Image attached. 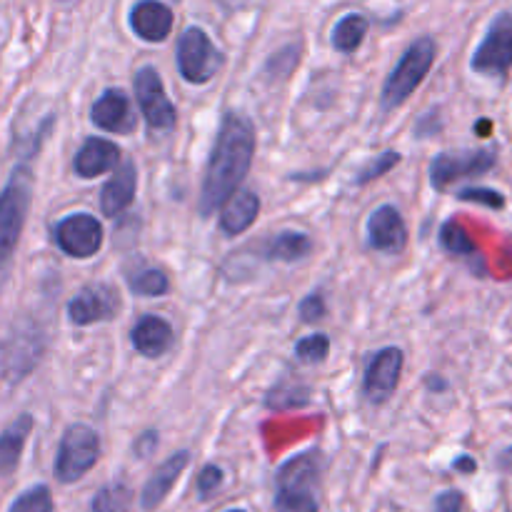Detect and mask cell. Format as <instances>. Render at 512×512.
I'll use <instances>...</instances> for the list:
<instances>
[{
    "label": "cell",
    "instance_id": "cell-1",
    "mask_svg": "<svg viewBox=\"0 0 512 512\" xmlns=\"http://www.w3.org/2000/svg\"><path fill=\"white\" fill-rule=\"evenodd\" d=\"M255 155V130L248 118L238 113L225 115L220 125L218 140H215L213 155H210L208 173L203 180V195H200V213L208 218L215 208L225 205L230 195L240 188L248 175Z\"/></svg>",
    "mask_w": 512,
    "mask_h": 512
},
{
    "label": "cell",
    "instance_id": "cell-2",
    "mask_svg": "<svg viewBox=\"0 0 512 512\" xmlns=\"http://www.w3.org/2000/svg\"><path fill=\"white\" fill-rule=\"evenodd\" d=\"M30 193H33V178L25 165H18L0 195V290L8 283L13 255L20 243V233L25 228L30 208Z\"/></svg>",
    "mask_w": 512,
    "mask_h": 512
},
{
    "label": "cell",
    "instance_id": "cell-3",
    "mask_svg": "<svg viewBox=\"0 0 512 512\" xmlns=\"http://www.w3.org/2000/svg\"><path fill=\"white\" fill-rule=\"evenodd\" d=\"M320 473L323 455L318 450L288 460L275 475V512H318Z\"/></svg>",
    "mask_w": 512,
    "mask_h": 512
},
{
    "label": "cell",
    "instance_id": "cell-4",
    "mask_svg": "<svg viewBox=\"0 0 512 512\" xmlns=\"http://www.w3.org/2000/svg\"><path fill=\"white\" fill-rule=\"evenodd\" d=\"M435 50L438 48H435L433 38H418L405 50L400 63L395 65V70L385 80L383 110H395L420 88V83H423L425 75L430 73L435 63Z\"/></svg>",
    "mask_w": 512,
    "mask_h": 512
},
{
    "label": "cell",
    "instance_id": "cell-5",
    "mask_svg": "<svg viewBox=\"0 0 512 512\" xmlns=\"http://www.w3.org/2000/svg\"><path fill=\"white\" fill-rule=\"evenodd\" d=\"M100 458V438L90 425L75 423L65 430L55 458V478L63 485L78 483Z\"/></svg>",
    "mask_w": 512,
    "mask_h": 512
},
{
    "label": "cell",
    "instance_id": "cell-6",
    "mask_svg": "<svg viewBox=\"0 0 512 512\" xmlns=\"http://www.w3.org/2000/svg\"><path fill=\"white\" fill-rule=\"evenodd\" d=\"M223 68V55L205 30L188 28L178 40V70L188 83L203 85Z\"/></svg>",
    "mask_w": 512,
    "mask_h": 512
},
{
    "label": "cell",
    "instance_id": "cell-7",
    "mask_svg": "<svg viewBox=\"0 0 512 512\" xmlns=\"http://www.w3.org/2000/svg\"><path fill=\"white\" fill-rule=\"evenodd\" d=\"M470 68L480 75H508L512 68V13H498L475 48Z\"/></svg>",
    "mask_w": 512,
    "mask_h": 512
},
{
    "label": "cell",
    "instance_id": "cell-8",
    "mask_svg": "<svg viewBox=\"0 0 512 512\" xmlns=\"http://www.w3.org/2000/svg\"><path fill=\"white\" fill-rule=\"evenodd\" d=\"M498 165L495 150H458V153H440L430 163V183L435 190H445L463 178L485 175Z\"/></svg>",
    "mask_w": 512,
    "mask_h": 512
},
{
    "label": "cell",
    "instance_id": "cell-9",
    "mask_svg": "<svg viewBox=\"0 0 512 512\" xmlns=\"http://www.w3.org/2000/svg\"><path fill=\"white\" fill-rule=\"evenodd\" d=\"M53 240L70 258H93L103 245V225L90 213H75L58 220L53 228Z\"/></svg>",
    "mask_w": 512,
    "mask_h": 512
},
{
    "label": "cell",
    "instance_id": "cell-10",
    "mask_svg": "<svg viewBox=\"0 0 512 512\" xmlns=\"http://www.w3.org/2000/svg\"><path fill=\"white\" fill-rule=\"evenodd\" d=\"M135 98H138L140 110H143L145 120L153 130H170L178 123V113L175 105L170 103L165 95L163 80H160L158 70L145 65L135 73Z\"/></svg>",
    "mask_w": 512,
    "mask_h": 512
},
{
    "label": "cell",
    "instance_id": "cell-11",
    "mask_svg": "<svg viewBox=\"0 0 512 512\" xmlns=\"http://www.w3.org/2000/svg\"><path fill=\"white\" fill-rule=\"evenodd\" d=\"M120 308V298L113 288L98 283L88 285V288L80 290L68 305V315L75 325H93V323H105V320L115 318Z\"/></svg>",
    "mask_w": 512,
    "mask_h": 512
},
{
    "label": "cell",
    "instance_id": "cell-12",
    "mask_svg": "<svg viewBox=\"0 0 512 512\" xmlns=\"http://www.w3.org/2000/svg\"><path fill=\"white\" fill-rule=\"evenodd\" d=\"M403 373V353L398 348H385L375 353L365 370V393L373 403H385L395 393Z\"/></svg>",
    "mask_w": 512,
    "mask_h": 512
},
{
    "label": "cell",
    "instance_id": "cell-13",
    "mask_svg": "<svg viewBox=\"0 0 512 512\" xmlns=\"http://www.w3.org/2000/svg\"><path fill=\"white\" fill-rule=\"evenodd\" d=\"M40 353H43V338H40L38 328H25L13 333L8 348H5L3 358V373L10 383H18L23 380L30 370L38 365Z\"/></svg>",
    "mask_w": 512,
    "mask_h": 512
},
{
    "label": "cell",
    "instance_id": "cell-14",
    "mask_svg": "<svg viewBox=\"0 0 512 512\" xmlns=\"http://www.w3.org/2000/svg\"><path fill=\"white\" fill-rule=\"evenodd\" d=\"M90 120L98 125L100 130L108 133L128 135L135 130V115L130 108V100L123 90H105L98 100H95L93 110H90Z\"/></svg>",
    "mask_w": 512,
    "mask_h": 512
},
{
    "label": "cell",
    "instance_id": "cell-15",
    "mask_svg": "<svg viewBox=\"0 0 512 512\" xmlns=\"http://www.w3.org/2000/svg\"><path fill=\"white\" fill-rule=\"evenodd\" d=\"M368 240L380 253H400L408 243L403 215L393 205H380L368 220Z\"/></svg>",
    "mask_w": 512,
    "mask_h": 512
},
{
    "label": "cell",
    "instance_id": "cell-16",
    "mask_svg": "<svg viewBox=\"0 0 512 512\" xmlns=\"http://www.w3.org/2000/svg\"><path fill=\"white\" fill-rule=\"evenodd\" d=\"M130 28L148 43H163L173 30V10L158 0H140L130 13Z\"/></svg>",
    "mask_w": 512,
    "mask_h": 512
},
{
    "label": "cell",
    "instance_id": "cell-17",
    "mask_svg": "<svg viewBox=\"0 0 512 512\" xmlns=\"http://www.w3.org/2000/svg\"><path fill=\"white\" fill-rule=\"evenodd\" d=\"M188 463H190V453L188 450H180V453L170 455V458L165 460L153 475H150V480L143 488V495H140V505H143V510H155L165 498H168L173 485L178 483L183 470L188 468Z\"/></svg>",
    "mask_w": 512,
    "mask_h": 512
},
{
    "label": "cell",
    "instance_id": "cell-18",
    "mask_svg": "<svg viewBox=\"0 0 512 512\" xmlns=\"http://www.w3.org/2000/svg\"><path fill=\"white\" fill-rule=\"evenodd\" d=\"M135 188H138V170L130 160L118 165V170L113 173V178L103 185L100 190V208L108 218H115V215L123 213L135 198Z\"/></svg>",
    "mask_w": 512,
    "mask_h": 512
},
{
    "label": "cell",
    "instance_id": "cell-19",
    "mask_svg": "<svg viewBox=\"0 0 512 512\" xmlns=\"http://www.w3.org/2000/svg\"><path fill=\"white\" fill-rule=\"evenodd\" d=\"M120 163V148L105 138H88L83 148L75 153L73 168L80 178H95L108 170H115Z\"/></svg>",
    "mask_w": 512,
    "mask_h": 512
},
{
    "label": "cell",
    "instance_id": "cell-20",
    "mask_svg": "<svg viewBox=\"0 0 512 512\" xmlns=\"http://www.w3.org/2000/svg\"><path fill=\"white\" fill-rule=\"evenodd\" d=\"M173 343V328L160 315H143L133 328V348L145 358H160Z\"/></svg>",
    "mask_w": 512,
    "mask_h": 512
},
{
    "label": "cell",
    "instance_id": "cell-21",
    "mask_svg": "<svg viewBox=\"0 0 512 512\" xmlns=\"http://www.w3.org/2000/svg\"><path fill=\"white\" fill-rule=\"evenodd\" d=\"M30 430H33V415L23 413L0 433V478H8L18 470Z\"/></svg>",
    "mask_w": 512,
    "mask_h": 512
},
{
    "label": "cell",
    "instance_id": "cell-22",
    "mask_svg": "<svg viewBox=\"0 0 512 512\" xmlns=\"http://www.w3.org/2000/svg\"><path fill=\"white\" fill-rule=\"evenodd\" d=\"M260 213V198L250 190L235 193L233 200H225L223 215H220V228L228 235H240L255 223Z\"/></svg>",
    "mask_w": 512,
    "mask_h": 512
},
{
    "label": "cell",
    "instance_id": "cell-23",
    "mask_svg": "<svg viewBox=\"0 0 512 512\" xmlns=\"http://www.w3.org/2000/svg\"><path fill=\"white\" fill-rule=\"evenodd\" d=\"M440 245H443L450 255H458V258L470 260V263L478 268V273H483V258H480L478 245L473 243V238L465 233V228L460 223L448 220V223L440 228Z\"/></svg>",
    "mask_w": 512,
    "mask_h": 512
},
{
    "label": "cell",
    "instance_id": "cell-24",
    "mask_svg": "<svg viewBox=\"0 0 512 512\" xmlns=\"http://www.w3.org/2000/svg\"><path fill=\"white\" fill-rule=\"evenodd\" d=\"M313 250V240L305 233H278L268 245H265V255L273 260H285V263H293V260L305 258V255Z\"/></svg>",
    "mask_w": 512,
    "mask_h": 512
},
{
    "label": "cell",
    "instance_id": "cell-25",
    "mask_svg": "<svg viewBox=\"0 0 512 512\" xmlns=\"http://www.w3.org/2000/svg\"><path fill=\"white\" fill-rule=\"evenodd\" d=\"M365 33H368V20L360 13H350L338 20L333 30V45L340 53H355L363 43Z\"/></svg>",
    "mask_w": 512,
    "mask_h": 512
},
{
    "label": "cell",
    "instance_id": "cell-26",
    "mask_svg": "<svg viewBox=\"0 0 512 512\" xmlns=\"http://www.w3.org/2000/svg\"><path fill=\"white\" fill-rule=\"evenodd\" d=\"M130 505H133V493H130V488H125L123 483H110L95 493L90 510L93 512H130Z\"/></svg>",
    "mask_w": 512,
    "mask_h": 512
},
{
    "label": "cell",
    "instance_id": "cell-27",
    "mask_svg": "<svg viewBox=\"0 0 512 512\" xmlns=\"http://www.w3.org/2000/svg\"><path fill=\"white\" fill-rule=\"evenodd\" d=\"M128 285L133 293L145 295V298H158V295L168 293V288H170L168 278H165L163 270H158V268H148V270H140V273L130 275Z\"/></svg>",
    "mask_w": 512,
    "mask_h": 512
},
{
    "label": "cell",
    "instance_id": "cell-28",
    "mask_svg": "<svg viewBox=\"0 0 512 512\" xmlns=\"http://www.w3.org/2000/svg\"><path fill=\"white\" fill-rule=\"evenodd\" d=\"M8 512H53V495L48 485H33L13 500Z\"/></svg>",
    "mask_w": 512,
    "mask_h": 512
},
{
    "label": "cell",
    "instance_id": "cell-29",
    "mask_svg": "<svg viewBox=\"0 0 512 512\" xmlns=\"http://www.w3.org/2000/svg\"><path fill=\"white\" fill-rule=\"evenodd\" d=\"M308 388L298 383H285L278 385L275 390H270L268 395V408L275 410H290V408H303L308 403Z\"/></svg>",
    "mask_w": 512,
    "mask_h": 512
},
{
    "label": "cell",
    "instance_id": "cell-30",
    "mask_svg": "<svg viewBox=\"0 0 512 512\" xmlns=\"http://www.w3.org/2000/svg\"><path fill=\"white\" fill-rule=\"evenodd\" d=\"M330 353V340L325 335H310L295 345V355L303 363H323Z\"/></svg>",
    "mask_w": 512,
    "mask_h": 512
},
{
    "label": "cell",
    "instance_id": "cell-31",
    "mask_svg": "<svg viewBox=\"0 0 512 512\" xmlns=\"http://www.w3.org/2000/svg\"><path fill=\"white\" fill-rule=\"evenodd\" d=\"M458 200L463 203H478L490 210H503L505 208V195L495 188H465L458 193Z\"/></svg>",
    "mask_w": 512,
    "mask_h": 512
},
{
    "label": "cell",
    "instance_id": "cell-32",
    "mask_svg": "<svg viewBox=\"0 0 512 512\" xmlns=\"http://www.w3.org/2000/svg\"><path fill=\"white\" fill-rule=\"evenodd\" d=\"M398 163H400V155L393 153V150H388V153L380 155L378 160H373V163H370L368 168H365L363 173H360L358 185H365V183H370V180L380 178V175H385L390 168H395V165H398Z\"/></svg>",
    "mask_w": 512,
    "mask_h": 512
},
{
    "label": "cell",
    "instance_id": "cell-33",
    "mask_svg": "<svg viewBox=\"0 0 512 512\" xmlns=\"http://www.w3.org/2000/svg\"><path fill=\"white\" fill-rule=\"evenodd\" d=\"M223 485V470L218 465H205L198 475V495L203 500H208L210 495H215V490Z\"/></svg>",
    "mask_w": 512,
    "mask_h": 512
},
{
    "label": "cell",
    "instance_id": "cell-34",
    "mask_svg": "<svg viewBox=\"0 0 512 512\" xmlns=\"http://www.w3.org/2000/svg\"><path fill=\"white\" fill-rule=\"evenodd\" d=\"M300 315H303L305 323H315V320H323L325 318V303H323V295L313 293L300 303Z\"/></svg>",
    "mask_w": 512,
    "mask_h": 512
},
{
    "label": "cell",
    "instance_id": "cell-35",
    "mask_svg": "<svg viewBox=\"0 0 512 512\" xmlns=\"http://www.w3.org/2000/svg\"><path fill=\"white\" fill-rule=\"evenodd\" d=\"M465 498L460 490H445L435 498V512H463Z\"/></svg>",
    "mask_w": 512,
    "mask_h": 512
},
{
    "label": "cell",
    "instance_id": "cell-36",
    "mask_svg": "<svg viewBox=\"0 0 512 512\" xmlns=\"http://www.w3.org/2000/svg\"><path fill=\"white\" fill-rule=\"evenodd\" d=\"M453 468L458 470V473H475V470H478V463H475L470 455H460V458L453 463Z\"/></svg>",
    "mask_w": 512,
    "mask_h": 512
},
{
    "label": "cell",
    "instance_id": "cell-37",
    "mask_svg": "<svg viewBox=\"0 0 512 512\" xmlns=\"http://www.w3.org/2000/svg\"><path fill=\"white\" fill-rule=\"evenodd\" d=\"M490 128H493V123H490V120H480V123L475 125V130H478L480 135H488Z\"/></svg>",
    "mask_w": 512,
    "mask_h": 512
},
{
    "label": "cell",
    "instance_id": "cell-38",
    "mask_svg": "<svg viewBox=\"0 0 512 512\" xmlns=\"http://www.w3.org/2000/svg\"><path fill=\"white\" fill-rule=\"evenodd\" d=\"M505 455H510V458H512V448H510V450H508V453H505Z\"/></svg>",
    "mask_w": 512,
    "mask_h": 512
},
{
    "label": "cell",
    "instance_id": "cell-39",
    "mask_svg": "<svg viewBox=\"0 0 512 512\" xmlns=\"http://www.w3.org/2000/svg\"><path fill=\"white\" fill-rule=\"evenodd\" d=\"M228 512H245V510H228Z\"/></svg>",
    "mask_w": 512,
    "mask_h": 512
},
{
    "label": "cell",
    "instance_id": "cell-40",
    "mask_svg": "<svg viewBox=\"0 0 512 512\" xmlns=\"http://www.w3.org/2000/svg\"><path fill=\"white\" fill-rule=\"evenodd\" d=\"M63 3H65V0H63Z\"/></svg>",
    "mask_w": 512,
    "mask_h": 512
}]
</instances>
